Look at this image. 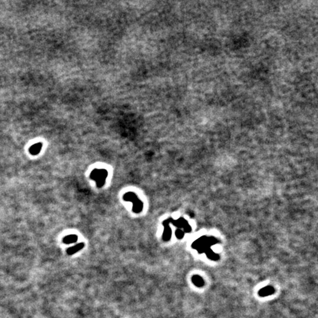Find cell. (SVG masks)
<instances>
[{
  "instance_id": "obj_1",
  "label": "cell",
  "mask_w": 318,
  "mask_h": 318,
  "mask_svg": "<svg viewBox=\"0 0 318 318\" xmlns=\"http://www.w3.org/2000/svg\"><path fill=\"white\" fill-rule=\"evenodd\" d=\"M123 199L127 202H131L132 203V212L138 213L142 211L144 208L143 202L138 197L137 194L133 191H128L123 195Z\"/></svg>"
},
{
  "instance_id": "obj_2",
  "label": "cell",
  "mask_w": 318,
  "mask_h": 318,
  "mask_svg": "<svg viewBox=\"0 0 318 318\" xmlns=\"http://www.w3.org/2000/svg\"><path fill=\"white\" fill-rule=\"evenodd\" d=\"M108 172L105 169H94L90 174V178L96 182L98 188H102L105 183Z\"/></svg>"
},
{
  "instance_id": "obj_3",
  "label": "cell",
  "mask_w": 318,
  "mask_h": 318,
  "mask_svg": "<svg viewBox=\"0 0 318 318\" xmlns=\"http://www.w3.org/2000/svg\"><path fill=\"white\" fill-rule=\"evenodd\" d=\"M84 247H85V244H84L83 242L78 243V244H77L76 245L68 247V248L66 250V253L68 254V255H74V253H76V252H79L80 250L83 249Z\"/></svg>"
},
{
  "instance_id": "obj_4",
  "label": "cell",
  "mask_w": 318,
  "mask_h": 318,
  "mask_svg": "<svg viewBox=\"0 0 318 318\" xmlns=\"http://www.w3.org/2000/svg\"><path fill=\"white\" fill-rule=\"evenodd\" d=\"M77 240H78V236L76 234H69L67 235V236H64L63 238V242L66 244H72V243L77 242Z\"/></svg>"
},
{
  "instance_id": "obj_5",
  "label": "cell",
  "mask_w": 318,
  "mask_h": 318,
  "mask_svg": "<svg viewBox=\"0 0 318 318\" xmlns=\"http://www.w3.org/2000/svg\"><path fill=\"white\" fill-rule=\"evenodd\" d=\"M42 146L43 145H42L41 143H40V142L33 144V145H32L30 147H29V153L32 155H38V154L40 152V150H41Z\"/></svg>"
},
{
  "instance_id": "obj_6",
  "label": "cell",
  "mask_w": 318,
  "mask_h": 318,
  "mask_svg": "<svg viewBox=\"0 0 318 318\" xmlns=\"http://www.w3.org/2000/svg\"><path fill=\"white\" fill-rule=\"evenodd\" d=\"M273 292V288L270 287V286H266V287L264 288V289H262L259 292V294L261 296H266L269 295V294H271Z\"/></svg>"
},
{
  "instance_id": "obj_7",
  "label": "cell",
  "mask_w": 318,
  "mask_h": 318,
  "mask_svg": "<svg viewBox=\"0 0 318 318\" xmlns=\"http://www.w3.org/2000/svg\"><path fill=\"white\" fill-rule=\"evenodd\" d=\"M192 280H193V283H194L196 286H201L203 285V283H204L203 280H202L201 277L198 276V275H195V276L193 277Z\"/></svg>"
},
{
  "instance_id": "obj_8",
  "label": "cell",
  "mask_w": 318,
  "mask_h": 318,
  "mask_svg": "<svg viewBox=\"0 0 318 318\" xmlns=\"http://www.w3.org/2000/svg\"><path fill=\"white\" fill-rule=\"evenodd\" d=\"M176 236H177L178 238L182 237V236H183V234H182V232L180 231V230H177V231L176 232Z\"/></svg>"
}]
</instances>
